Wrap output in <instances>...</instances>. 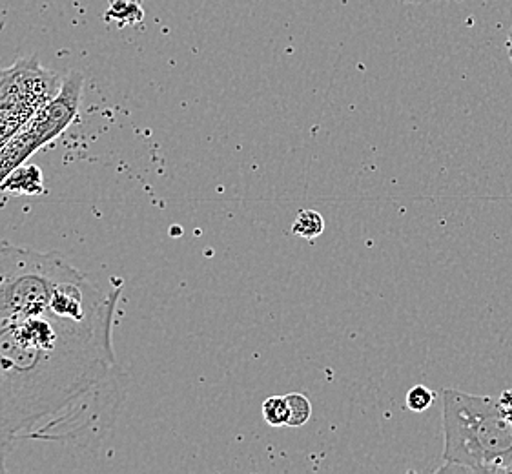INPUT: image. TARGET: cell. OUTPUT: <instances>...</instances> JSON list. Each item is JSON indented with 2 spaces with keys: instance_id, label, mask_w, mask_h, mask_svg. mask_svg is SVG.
<instances>
[{
  "instance_id": "9c48e42d",
  "label": "cell",
  "mask_w": 512,
  "mask_h": 474,
  "mask_svg": "<svg viewBox=\"0 0 512 474\" xmlns=\"http://www.w3.org/2000/svg\"><path fill=\"white\" fill-rule=\"evenodd\" d=\"M288 425L287 427H303L312 416V402L301 392L287 394Z\"/></svg>"
},
{
  "instance_id": "3957f363",
  "label": "cell",
  "mask_w": 512,
  "mask_h": 474,
  "mask_svg": "<svg viewBox=\"0 0 512 474\" xmlns=\"http://www.w3.org/2000/svg\"><path fill=\"white\" fill-rule=\"evenodd\" d=\"M79 272L59 252L0 245V327L52 314L53 292Z\"/></svg>"
},
{
  "instance_id": "4fadbf2b",
  "label": "cell",
  "mask_w": 512,
  "mask_h": 474,
  "mask_svg": "<svg viewBox=\"0 0 512 474\" xmlns=\"http://www.w3.org/2000/svg\"><path fill=\"white\" fill-rule=\"evenodd\" d=\"M498 407H500V411L505 416V420L512 423V389L503 392L500 400H498Z\"/></svg>"
},
{
  "instance_id": "5bb4252c",
  "label": "cell",
  "mask_w": 512,
  "mask_h": 474,
  "mask_svg": "<svg viewBox=\"0 0 512 474\" xmlns=\"http://www.w3.org/2000/svg\"><path fill=\"white\" fill-rule=\"evenodd\" d=\"M403 4H425V2H434V0H401ZM449 2H461V0H449Z\"/></svg>"
},
{
  "instance_id": "277c9868",
  "label": "cell",
  "mask_w": 512,
  "mask_h": 474,
  "mask_svg": "<svg viewBox=\"0 0 512 474\" xmlns=\"http://www.w3.org/2000/svg\"><path fill=\"white\" fill-rule=\"evenodd\" d=\"M84 77L79 72H70L62 79L61 90L50 103L42 108L19 134L11 137L0 148V186L21 168L39 148L59 135L70 126L81 104Z\"/></svg>"
},
{
  "instance_id": "30bf717a",
  "label": "cell",
  "mask_w": 512,
  "mask_h": 474,
  "mask_svg": "<svg viewBox=\"0 0 512 474\" xmlns=\"http://www.w3.org/2000/svg\"><path fill=\"white\" fill-rule=\"evenodd\" d=\"M263 418L272 427L288 425L287 396H270L263 402Z\"/></svg>"
},
{
  "instance_id": "7a4b0ae2",
  "label": "cell",
  "mask_w": 512,
  "mask_h": 474,
  "mask_svg": "<svg viewBox=\"0 0 512 474\" xmlns=\"http://www.w3.org/2000/svg\"><path fill=\"white\" fill-rule=\"evenodd\" d=\"M443 465L438 473H507L512 464V423L498 402L443 389Z\"/></svg>"
},
{
  "instance_id": "8992f818",
  "label": "cell",
  "mask_w": 512,
  "mask_h": 474,
  "mask_svg": "<svg viewBox=\"0 0 512 474\" xmlns=\"http://www.w3.org/2000/svg\"><path fill=\"white\" fill-rule=\"evenodd\" d=\"M0 188L4 192H15L22 196H41L44 194L41 170L37 166H21L4 181V185Z\"/></svg>"
},
{
  "instance_id": "5b68a950",
  "label": "cell",
  "mask_w": 512,
  "mask_h": 474,
  "mask_svg": "<svg viewBox=\"0 0 512 474\" xmlns=\"http://www.w3.org/2000/svg\"><path fill=\"white\" fill-rule=\"evenodd\" d=\"M62 79L35 59L0 70V148L61 90Z\"/></svg>"
},
{
  "instance_id": "ba28073f",
  "label": "cell",
  "mask_w": 512,
  "mask_h": 474,
  "mask_svg": "<svg viewBox=\"0 0 512 474\" xmlns=\"http://www.w3.org/2000/svg\"><path fill=\"white\" fill-rule=\"evenodd\" d=\"M144 11L139 0H112L110 10L106 13L108 21H117L119 24H137L143 19Z\"/></svg>"
},
{
  "instance_id": "7c38bea8",
  "label": "cell",
  "mask_w": 512,
  "mask_h": 474,
  "mask_svg": "<svg viewBox=\"0 0 512 474\" xmlns=\"http://www.w3.org/2000/svg\"><path fill=\"white\" fill-rule=\"evenodd\" d=\"M15 442H17L15 436L0 422V473H8L6 460H8V456H10L11 451H13Z\"/></svg>"
},
{
  "instance_id": "6da1fadb",
  "label": "cell",
  "mask_w": 512,
  "mask_h": 474,
  "mask_svg": "<svg viewBox=\"0 0 512 474\" xmlns=\"http://www.w3.org/2000/svg\"><path fill=\"white\" fill-rule=\"evenodd\" d=\"M119 298L84 321L46 314L0 327V422L17 442H82L112 429L130 383L113 351Z\"/></svg>"
},
{
  "instance_id": "9a60e30c",
  "label": "cell",
  "mask_w": 512,
  "mask_h": 474,
  "mask_svg": "<svg viewBox=\"0 0 512 474\" xmlns=\"http://www.w3.org/2000/svg\"><path fill=\"white\" fill-rule=\"evenodd\" d=\"M507 53H509V59H511L512 64V26L511 30H509V35H507Z\"/></svg>"
},
{
  "instance_id": "52a82bcc",
  "label": "cell",
  "mask_w": 512,
  "mask_h": 474,
  "mask_svg": "<svg viewBox=\"0 0 512 474\" xmlns=\"http://www.w3.org/2000/svg\"><path fill=\"white\" fill-rule=\"evenodd\" d=\"M325 232V219L316 210L299 212L296 221L292 223V234L307 241H314Z\"/></svg>"
},
{
  "instance_id": "8fae6325",
  "label": "cell",
  "mask_w": 512,
  "mask_h": 474,
  "mask_svg": "<svg viewBox=\"0 0 512 474\" xmlns=\"http://www.w3.org/2000/svg\"><path fill=\"white\" fill-rule=\"evenodd\" d=\"M436 402V394L425 385H414L407 392V409L412 413H423Z\"/></svg>"
},
{
  "instance_id": "2e32d148",
  "label": "cell",
  "mask_w": 512,
  "mask_h": 474,
  "mask_svg": "<svg viewBox=\"0 0 512 474\" xmlns=\"http://www.w3.org/2000/svg\"><path fill=\"white\" fill-rule=\"evenodd\" d=\"M507 473H512V464L509 465V469H507Z\"/></svg>"
}]
</instances>
